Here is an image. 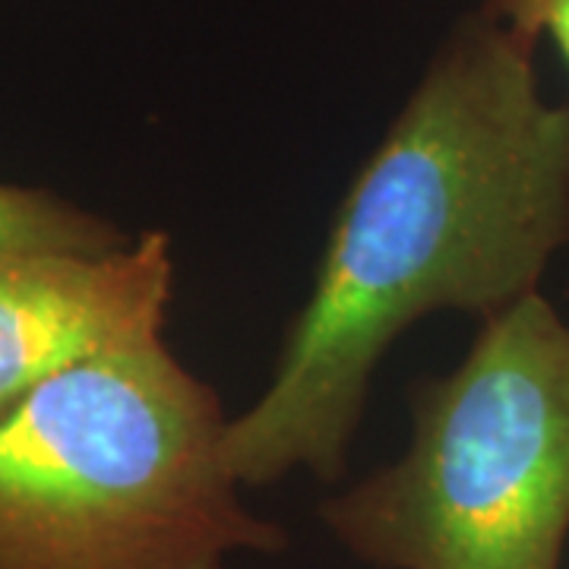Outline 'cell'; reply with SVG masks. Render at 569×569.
<instances>
[{
  "instance_id": "obj_2",
  "label": "cell",
  "mask_w": 569,
  "mask_h": 569,
  "mask_svg": "<svg viewBox=\"0 0 569 569\" xmlns=\"http://www.w3.org/2000/svg\"><path fill=\"white\" fill-rule=\"evenodd\" d=\"M216 389L162 336L63 370L0 411V569H222L276 553L224 466Z\"/></svg>"
},
{
  "instance_id": "obj_1",
  "label": "cell",
  "mask_w": 569,
  "mask_h": 569,
  "mask_svg": "<svg viewBox=\"0 0 569 569\" xmlns=\"http://www.w3.org/2000/svg\"><path fill=\"white\" fill-rule=\"evenodd\" d=\"M538 41L481 7L452 26L342 197L272 377L228 421L247 488L346 471L392 342L437 310L497 317L569 244V104L545 99Z\"/></svg>"
},
{
  "instance_id": "obj_5",
  "label": "cell",
  "mask_w": 569,
  "mask_h": 569,
  "mask_svg": "<svg viewBox=\"0 0 569 569\" xmlns=\"http://www.w3.org/2000/svg\"><path fill=\"white\" fill-rule=\"evenodd\" d=\"M133 238L51 190L0 183V260L36 253H108Z\"/></svg>"
},
{
  "instance_id": "obj_6",
  "label": "cell",
  "mask_w": 569,
  "mask_h": 569,
  "mask_svg": "<svg viewBox=\"0 0 569 569\" xmlns=\"http://www.w3.org/2000/svg\"><path fill=\"white\" fill-rule=\"evenodd\" d=\"M485 10L526 39L553 41L569 67V0H485Z\"/></svg>"
},
{
  "instance_id": "obj_4",
  "label": "cell",
  "mask_w": 569,
  "mask_h": 569,
  "mask_svg": "<svg viewBox=\"0 0 569 569\" xmlns=\"http://www.w3.org/2000/svg\"><path fill=\"white\" fill-rule=\"evenodd\" d=\"M174 284L164 231L108 253L0 260V411L70 367L162 336Z\"/></svg>"
},
{
  "instance_id": "obj_3",
  "label": "cell",
  "mask_w": 569,
  "mask_h": 569,
  "mask_svg": "<svg viewBox=\"0 0 569 569\" xmlns=\"http://www.w3.org/2000/svg\"><path fill=\"white\" fill-rule=\"evenodd\" d=\"M411 443L326 500L339 545L383 569H560L569 538V323L529 295L411 399Z\"/></svg>"
}]
</instances>
